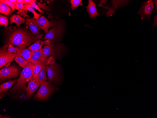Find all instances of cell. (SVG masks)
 <instances>
[{
	"label": "cell",
	"instance_id": "cell-8",
	"mask_svg": "<svg viewBox=\"0 0 157 118\" xmlns=\"http://www.w3.org/2000/svg\"><path fill=\"white\" fill-rule=\"evenodd\" d=\"M153 6V1L148 0L142 4L139 12L142 18H149Z\"/></svg>",
	"mask_w": 157,
	"mask_h": 118
},
{
	"label": "cell",
	"instance_id": "cell-16",
	"mask_svg": "<svg viewBox=\"0 0 157 118\" xmlns=\"http://www.w3.org/2000/svg\"><path fill=\"white\" fill-rule=\"evenodd\" d=\"M15 47L17 54L23 57L27 61L30 62L32 56V51L29 50L28 48L20 49L17 47Z\"/></svg>",
	"mask_w": 157,
	"mask_h": 118
},
{
	"label": "cell",
	"instance_id": "cell-32",
	"mask_svg": "<svg viewBox=\"0 0 157 118\" xmlns=\"http://www.w3.org/2000/svg\"><path fill=\"white\" fill-rule=\"evenodd\" d=\"M154 23L153 26H157V15H156L154 17Z\"/></svg>",
	"mask_w": 157,
	"mask_h": 118
},
{
	"label": "cell",
	"instance_id": "cell-2",
	"mask_svg": "<svg viewBox=\"0 0 157 118\" xmlns=\"http://www.w3.org/2000/svg\"><path fill=\"white\" fill-rule=\"evenodd\" d=\"M34 64L30 62L23 68L16 84L12 88L13 90L23 89L27 84L33 77Z\"/></svg>",
	"mask_w": 157,
	"mask_h": 118
},
{
	"label": "cell",
	"instance_id": "cell-11",
	"mask_svg": "<svg viewBox=\"0 0 157 118\" xmlns=\"http://www.w3.org/2000/svg\"><path fill=\"white\" fill-rule=\"evenodd\" d=\"M26 24L28 26L33 34L37 39L42 38L43 35L39 32L40 28L32 20L31 18L27 17L26 19Z\"/></svg>",
	"mask_w": 157,
	"mask_h": 118
},
{
	"label": "cell",
	"instance_id": "cell-26",
	"mask_svg": "<svg viewBox=\"0 0 157 118\" xmlns=\"http://www.w3.org/2000/svg\"><path fill=\"white\" fill-rule=\"evenodd\" d=\"M0 1L6 5L13 10H14L15 8V5L12 4L9 0H0Z\"/></svg>",
	"mask_w": 157,
	"mask_h": 118
},
{
	"label": "cell",
	"instance_id": "cell-3",
	"mask_svg": "<svg viewBox=\"0 0 157 118\" xmlns=\"http://www.w3.org/2000/svg\"><path fill=\"white\" fill-rule=\"evenodd\" d=\"M55 86L50 82L46 81L43 82L34 96L33 99L36 100L43 101L47 100L56 90Z\"/></svg>",
	"mask_w": 157,
	"mask_h": 118
},
{
	"label": "cell",
	"instance_id": "cell-33",
	"mask_svg": "<svg viewBox=\"0 0 157 118\" xmlns=\"http://www.w3.org/2000/svg\"><path fill=\"white\" fill-rule=\"evenodd\" d=\"M9 0L15 5L17 4V0Z\"/></svg>",
	"mask_w": 157,
	"mask_h": 118
},
{
	"label": "cell",
	"instance_id": "cell-24",
	"mask_svg": "<svg viewBox=\"0 0 157 118\" xmlns=\"http://www.w3.org/2000/svg\"><path fill=\"white\" fill-rule=\"evenodd\" d=\"M0 24L1 25L4 26L5 28H6L8 24V17L0 14Z\"/></svg>",
	"mask_w": 157,
	"mask_h": 118
},
{
	"label": "cell",
	"instance_id": "cell-13",
	"mask_svg": "<svg viewBox=\"0 0 157 118\" xmlns=\"http://www.w3.org/2000/svg\"><path fill=\"white\" fill-rule=\"evenodd\" d=\"M24 5L23 9V10H20L17 13L21 15L23 14L25 16L31 18L27 15L24 13V11L26 10H27L33 14L34 16L32 18L35 20H37L40 18L41 15L36 12L34 8L29 4H24Z\"/></svg>",
	"mask_w": 157,
	"mask_h": 118
},
{
	"label": "cell",
	"instance_id": "cell-9",
	"mask_svg": "<svg viewBox=\"0 0 157 118\" xmlns=\"http://www.w3.org/2000/svg\"><path fill=\"white\" fill-rule=\"evenodd\" d=\"M32 20L40 28L43 29L45 33H47L48 29L51 27H53V25L51 21H49L43 16H41L37 20L31 18Z\"/></svg>",
	"mask_w": 157,
	"mask_h": 118
},
{
	"label": "cell",
	"instance_id": "cell-20",
	"mask_svg": "<svg viewBox=\"0 0 157 118\" xmlns=\"http://www.w3.org/2000/svg\"><path fill=\"white\" fill-rule=\"evenodd\" d=\"M10 20L11 24L15 23L16 24L17 27L25 22L24 18L16 14L13 15L10 17Z\"/></svg>",
	"mask_w": 157,
	"mask_h": 118
},
{
	"label": "cell",
	"instance_id": "cell-12",
	"mask_svg": "<svg viewBox=\"0 0 157 118\" xmlns=\"http://www.w3.org/2000/svg\"><path fill=\"white\" fill-rule=\"evenodd\" d=\"M54 44L44 45L42 49V54L43 59H45L50 56H56Z\"/></svg>",
	"mask_w": 157,
	"mask_h": 118
},
{
	"label": "cell",
	"instance_id": "cell-25",
	"mask_svg": "<svg viewBox=\"0 0 157 118\" xmlns=\"http://www.w3.org/2000/svg\"><path fill=\"white\" fill-rule=\"evenodd\" d=\"M81 0H71L70 1L71 9L73 10L78 7L81 3Z\"/></svg>",
	"mask_w": 157,
	"mask_h": 118
},
{
	"label": "cell",
	"instance_id": "cell-6",
	"mask_svg": "<svg viewBox=\"0 0 157 118\" xmlns=\"http://www.w3.org/2000/svg\"><path fill=\"white\" fill-rule=\"evenodd\" d=\"M17 53H10L5 48L0 50V67H2L14 60Z\"/></svg>",
	"mask_w": 157,
	"mask_h": 118
},
{
	"label": "cell",
	"instance_id": "cell-21",
	"mask_svg": "<svg viewBox=\"0 0 157 118\" xmlns=\"http://www.w3.org/2000/svg\"><path fill=\"white\" fill-rule=\"evenodd\" d=\"M18 79H16L9 81L0 85V92H4L6 91L9 88L16 83L17 82Z\"/></svg>",
	"mask_w": 157,
	"mask_h": 118
},
{
	"label": "cell",
	"instance_id": "cell-15",
	"mask_svg": "<svg viewBox=\"0 0 157 118\" xmlns=\"http://www.w3.org/2000/svg\"><path fill=\"white\" fill-rule=\"evenodd\" d=\"M88 1V5L86 7L90 18H94L99 16V14L97 11L95 3L92 0H89Z\"/></svg>",
	"mask_w": 157,
	"mask_h": 118
},
{
	"label": "cell",
	"instance_id": "cell-5",
	"mask_svg": "<svg viewBox=\"0 0 157 118\" xmlns=\"http://www.w3.org/2000/svg\"><path fill=\"white\" fill-rule=\"evenodd\" d=\"M47 73L49 81L58 84L61 80L60 68L58 65L54 63L46 65Z\"/></svg>",
	"mask_w": 157,
	"mask_h": 118
},
{
	"label": "cell",
	"instance_id": "cell-29",
	"mask_svg": "<svg viewBox=\"0 0 157 118\" xmlns=\"http://www.w3.org/2000/svg\"><path fill=\"white\" fill-rule=\"evenodd\" d=\"M24 8L23 4L19 3L15 5V8L18 10H23Z\"/></svg>",
	"mask_w": 157,
	"mask_h": 118
},
{
	"label": "cell",
	"instance_id": "cell-1",
	"mask_svg": "<svg viewBox=\"0 0 157 118\" xmlns=\"http://www.w3.org/2000/svg\"><path fill=\"white\" fill-rule=\"evenodd\" d=\"M6 41L19 48H25L37 39L27 29L11 26L6 28Z\"/></svg>",
	"mask_w": 157,
	"mask_h": 118
},
{
	"label": "cell",
	"instance_id": "cell-7",
	"mask_svg": "<svg viewBox=\"0 0 157 118\" xmlns=\"http://www.w3.org/2000/svg\"><path fill=\"white\" fill-rule=\"evenodd\" d=\"M63 29L62 27L60 24L54 25L48 31L44 36V39L47 40L58 38L61 34Z\"/></svg>",
	"mask_w": 157,
	"mask_h": 118
},
{
	"label": "cell",
	"instance_id": "cell-27",
	"mask_svg": "<svg viewBox=\"0 0 157 118\" xmlns=\"http://www.w3.org/2000/svg\"><path fill=\"white\" fill-rule=\"evenodd\" d=\"M8 48L7 50L8 52L12 53H17V50L16 47H14L12 44L8 43Z\"/></svg>",
	"mask_w": 157,
	"mask_h": 118
},
{
	"label": "cell",
	"instance_id": "cell-18",
	"mask_svg": "<svg viewBox=\"0 0 157 118\" xmlns=\"http://www.w3.org/2000/svg\"><path fill=\"white\" fill-rule=\"evenodd\" d=\"M42 49L38 50L32 51V56L30 62L34 64L45 61L47 58L45 59L42 54Z\"/></svg>",
	"mask_w": 157,
	"mask_h": 118
},
{
	"label": "cell",
	"instance_id": "cell-31",
	"mask_svg": "<svg viewBox=\"0 0 157 118\" xmlns=\"http://www.w3.org/2000/svg\"><path fill=\"white\" fill-rule=\"evenodd\" d=\"M114 12V10L112 9H110L107 13V16H109L110 14H113Z\"/></svg>",
	"mask_w": 157,
	"mask_h": 118
},
{
	"label": "cell",
	"instance_id": "cell-19",
	"mask_svg": "<svg viewBox=\"0 0 157 118\" xmlns=\"http://www.w3.org/2000/svg\"><path fill=\"white\" fill-rule=\"evenodd\" d=\"M47 68L46 66H44L35 78H33L41 84L46 81L47 79Z\"/></svg>",
	"mask_w": 157,
	"mask_h": 118
},
{
	"label": "cell",
	"instance_id": "cell-30",
	"mask_svg": "<svg viewBox=\"0 0 157 118\" xmlns=\"http://www.w3.org/2000/svg\"><path fill=\"white\" fill-rule=\"evenodd\" d=\"M35 1L34 0H24V4H29Z\"/></svg>",
	"mask_w": 157,
	"mask_h": 118
},
{
	"label": "cell",
	"instance_id": "cell-34",
	"mask_svg": "<svg viewBox=\"0 0 157 118\" xmlns=\"http://www.w3.org/2000/svg\"><path fill=\"white\" fill-rule=\"evenodd\" d=\"M17 4L21 3L24 4V0H17Z\"/></svg>",
	"mask_w": 157,
	"mask_h": 118
},
{
	"label": "cell",
	"instance_id": "cell-23",
	"mask_svg": "<svg viewBox=\"0 0 157 118\" xmlns=\"http://www.w3.org/2000/svg\"><path fill=\"white\" fill-rule=\"evenodd\" d=\"M14 60L20 66L23 68L27 65L30 62L27 61L23 57L19 56L17 54L16 55Z\"/></svg>",
	"mask_w": 157,
	"mask_h": 118
},
{
	"label": "cell",
	"instance_id": "cell-10",
	"mask_svg": "<svg viewBox=\"0 0 157 118\" xmlns=\"http://www.w3.org/2000/svg\"><path fill=\"white\" fill-rule=\"evenodd\" d=\"M42 84L33 77L28 83L27 86L24 88L23 90L26 92L27 98H29Z\"/></svg>",
	"mask_w": 157,
	"mask_h": 118
},
{
	"label": "cell",
	"instance_id": "cell-28",
	"mask_svg": "<svg viewBox=\"0 0 157 118\" xmlns=\"http://www.w3.org/2000/svg\"><path fill=\"white\" fill-rule=\"evenodd\" d=\"M35 1L32 3L28 4L31 6L33 8H35L38 10L40 13H43L44 12L43 11L40 9L38 6L37 5V4L35 2Z\"/></svg>",
	"mask_w": 157,
	"mask_h": 118
},
{
	"label": "cell",
	"instance_id": "cell-22",
	"mask_svg": "<svg viewBox=\"0 0 157 118\" xmlns=\"http://www.w3.org/2000/svg\"><path fill=\"white\" fill-rule=\"evenodd\" d=\"M14 10L6 5L2 3L0 1V13L8 16L12 13Z\"/></svg>",
	"mask_w": 157,
	"mask_h": 118
},
{
	"label": "cell",
	"instance_id": "cell-17",
	"mask_svg": "<svg viewBox=\"0 0 157 118\" xmlns=\"http://www.w3.org/2000/svg\"><path fill=\"white\" fill-rule=\"evenodd\" d=\"M50 43V41L48 40L44 41L37 40L33 44L29 46L27 48L31 51H35L42 49L44 44H49Z\"/></svg>",
	"mask_w": 157,
	"mask_h": 118
},
{
	"label": "cell",
	"instance_id": "cell-4",
	"mask_svg": "<svg viewBox=\"0 0 157 118\" xmlns=\"http://www.w3.org/2000/svg\"><path fill=\"white\" fill-rule=\"evenodd\" d=\"M20 73V69L15 65L12 64L4 67L0 70V82L16 77Z\"/></svg>",
	"mask_w": 157,
	"mask_h": 118
},
{
	"label": "cell",
	"instance_id": "cell-14",
	"mask_svg": "<svg viewBox=\"0 0 157 118\" xmlns=\"http://www.w3.org/2000/svg\"><path fill=\"white\" fill-rule=\"evenodd\" d=\"M52 58H49L45 61L34 64L33 77L35 78L38 74L42 68L44 66L54 63Z\"/></svg>",
	"mask_w": 157,
	"mask_h": 118
}]
</instances>
